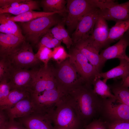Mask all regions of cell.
<instances>
[{
    "label": "cell",
    "instance_id": "19",
    "mask_svg": "<svg viewBox=\"0 0 129 129\" xmlns=\"http://www.w3.org/2000/svg\"><path fill=\"white\" fill-rule=\"evenodd\" d=\"M25 40L13 34L0 33V58L6 57Z\"/></svg>",
    "mask_w": 129,
    "mask_h": 129
},
{
    "label": "cell",
    "instance_id": "11",
    "mask_svg": "<svg viewBox=\"0 0 129 129\" xmlns=\"http://www.w3.org/2000/svg\"><path fill=\"white\" fill-rule=\"evenodd\" d=\"M100 9H96L86 15L80 20L71 38L75 44L81 40L89 37L92 32L100 14Z\"/></svg>",
    "mask_w": 129,
    "mask_h": 129
},
{
    "label": "cell",
    "instance_id": "12",
    "mask_svg": "<svg viewBox=\"0 0 129 129\" xmlns=\"http://www.w3.org/2000/svg\"><path fill=\"white\" fill-rule=\"evenodd\" d=\"M38 70L11 68L9 82L11 90L27 89L29 90L35 78Z\"/></svg>",
    "mask_w": 129,
    "mask_h": 129
},
{
    "label": "cell",
    "instance_id": "15",
    "mask_svg": "<svg viewBox=\"0 0 129 129\" xmlns=\"http://www.w3.org/2000/svg\"><path fill=\"white\" fill-rule=\"evenodd\" d=\"M4 110L10 120H14L36 113L35 107L30 96L24 98Z\"/></svg>",
    "mask_w": 129,
    "mask_h": 129
},
{
    "label": "cell",
    "instance_id": "16",
    "mask_svg": "<svg viewBox=\"0 0 129 129\" xmlns=\"http://www.w3.org/2000/svg\"><path fill=\"white\" fill-rule=\"evenodd\" d=\"M109 30L106 20L100 14L90 36L93 45L99 51L106 47Z\"/></svg>",
    "mask_w": 129,
    "mask_h": 129
},
{
    "label": "cell",
    "instance_id": "38",
    "mask_svg": "<svg viewBox=\"0 0 129 129\" xmlns=\"http://www.w3.org/2000/svg\"><path fill=\"white\" fill-rule=\"evenodd\" d=\"M9 120L5 112L0 110V129H4Z\"/></svg>",
    "mask_w": 129,
    "mask_h": 129
},
{
    "label": "cell",
    "instance_id": "1",
    "mask_svg": "<svg viewBox=\"0 0 129 129\" xmlns=\"http://www.w3.org/2000/svg\"><path fill=\"white\" fill-rule=\"evenodd\" d=\"M65 94L86 126L99 118L103 99L94 92L91 85L84 83Z\"/></svg>",
    "mask_w": 129,
    "mask_h": 129
},
{
    "label": "cell",
    "instance_id": "18",
    "mask_svg": "<svg viewBox=\"0 0 129 129\" xmlns=\"http://www.w3.org/2000/svg\"><path fill=\"white\" fill-rule=\"evenodd\" d=\"M18 119L26 129H55L48 116L39 114L33 113Z\"/></svg>",
    "mask_w": 129,
    "mask_h": 129
},
{
    "label": "cell",
    "instance_id": "25",
    "mask_svg": "<svg viewBox=\"0 0 129 129\" xmlns=\"http://www.w3.org/2000/svg\"><path fill=\"white\" fill-rule=\"evenodd\" d=\"M61 14L58 12H46L43 11H36L33 10L29 11L15 16H11L7 14V18L14 22H28L38 18L54 14Z\"/></svg>",
    "mask_w": 129,
    "mask_h": 129
},
{
    "label": "cell",
    "instance_id": "27",
    "mask_svg": "<svg viewBox=\"0 0 129 129\" xmlns=\"http://www.w3.org/2000/svg\"><path fill=\"white\" fill-rule=\"evenodd\" d=\"M101 78L97 77L93 81V91L98 96L102 98L116 99L115 96L111 92L110 88L106 83L102 80Z\"/></svg>",
    "mask_w": 129,
    "mask_h": 129
},
{
    "label": "cell",
    "instance_id": "22",
    "mask_svg": "<svg viewBox=\"0 0 129 129\" xmlns=\"http://www.w3.org/2000/svg\"><path fill=\"white\" fill-rule=\"evenodd\" d=\"M0 33L13 34L25 40L18 26L8 18L7 13L0 14Z\"/></svg>",
    "mask_w": 129,
    "mask_h": 129
},
{
    "label": "cell",
    "instance_id": "24",
    "mask_svg": "<svg viewBox=\"0 0 129 129\" xmlns=\"http://www.w3.org/2000/svg\"><path fill=\"white\" fill-rule=\"evenodd\" d=\"M40 3L37 0H28L18 7L3 8H0V14L8 13L17 15L25 12L34 10H39Z\"/></svg>",
    "mask_w": 129,
    "mask_h": 129
},
{
    "label": "cell",
    "instance_id": "34",
    "mask_svg": "<svg viewBox=\"0 0 129 129\" xmlns=\"http://www.w3.org/2000/svg\"><path fill=\"white\" fill-rule=\"evenodd\" d=\"M11 90L9 81H0V102L4 100L8 96Z\"/></svg>",
    "mask_w": 129,
    "mask_h": 129
},
{
    "label": "cell",
    "instance_id": "40",
    "mask_svg": "<svg viewBox=\"0 0 129 129\" xmlns=\"http://www.w3.org/2000/svg\"><path fill=\"white\" fill-rule=\"evenodd\" d=\"M122 85L124 87H129V75L123 80L121 81Z\"/></svg>",
    "mask_w": 129,
    "mask_h": 129
},
{
    "label": "cell",
    "instance_id": "5",
    "mask_svg": "<svg viewBox=\"0 0 129 129\" xmlns=\"http://www.w3.org/2000/svg\"><path fill=\"white\" fill-rule=\"evenodd\" d=\"M59 64L58 68L53 69V71L58 87L65 93L78 87L84 83V81L81 78H77V71L69 59Z\"/></svg>",
    "mask_w": 129,
    "mask_h": 129
},
{
    "label": "cell",
    "instance_id": "13",
    "mask_svg": "<svg viewBox=\"0 0 129 129\" xmlns=\"http://www.w3.org/2000/svg\"><path fill=\"white\" fill-rule=\"evenodd\" d=\"M75 48L86 57L99 73L105 63L100 55L99 51L94 46L90 36L80 40L75 44Z\"/></svg>",
    "mask_w": 129,
    "mask_h": 129
},
{
    "label": "cell",
    "instance_id": "42",
    "mask_svg": "<svg viewBox=\"0 0 129 129\" xmlns=\"http://www.w3.org/2000/svg\"><path fill=\"white\" fill-rule=\"evenodd\" d=\"M126 59L127 60H128V61H129V57L128 56L126 59Z\"/></svg>",
    "mask_w": 129,
    "mask_h": 129
},
{
    "label": "cell",
    "instance_id": "41",
    "mask_svg": "<svg viewBox=\"0 0 129 129\" xmlns=\"http://www.w3.org/2000/svg\"><path fill=\"white\" fill-rule=\"evenodd\" d=\"M54 127L55 129H66L65 128L61 127H59L55 126H54Z\"/></svg>",
    "mask_w": 129,
    "mask_h": 129
},
{
    "label": "cell",
    "instance_id": "39",
    "mask_svg": "<svg viewBox=\"0 0 129 129\" xmlns=\"http://www.w3.org/2000/svg\"><path fill=\"white\" fill-rule=\"evenodd\" d=\"M48 32L51 34L54 38L62 42L59 23L54 27L50 29Z\"/></svg>",
    "mask_w": 129,
    "mask_h": 129
},
{
    "label": "cell",
    "instance_id": "8",
    "mask_svg": "<svg viewBox=\"0 0 129 129\" xmlns=\"http://www.w3.org/2000/svg\"><path fill=\"white\" fill-rule=\"evenodd\" d=\"M99 118L108 122L129 121V106L116 99H103Z\"/></svg>",
    "mask_w": 129,
    "mask_h": 129
},
{
    "label": "cell",
    "instance_id": "10",
    "mask_svg": "<svg viewBox=\"0 0 129 129\" xmlns=\"http://www.w3.org/2000/svg\"><path fill=\"white\" fill-rule=\"evenodd\" d=\"M58 88L52 69L44 66L38 70L29 90L31 94H38L46 90Z\"/></svg>",
    "mask_w": 129,
    "mask_h": 129
},
{
    "label": "cell",
    "instance_id": "4",
    "mask_svg": "<svg viewBox=\"0 0 129 129\" xmlns=\"http://www.w3.org/2000/svg\"><path fill=\"white\" fill-rule=\"evenodd\" d=\"M66 1L67 15L64 20L70 32L75 29L79 22L84 16L96 9H99L98 0Z\"/></svg>",
    "mask_w": 129,
    "mask_h": 129
},
{
    "label": "cell",
    "instance_id": "33",
    "mask_svg": "<svg viewBox=\"0 0 129 129\" xmlns=\"http://www.w3.org/2000/svg\"><path fill=\"white\" fill-rule=\"evenodd\" d=\"M64 23H65L64 19L59 23V32L62 42L66 45L68 48H69L72 44L73 42L68 32L64 27Z\"/></svg>",
    "mask_w": 129,
    "mask_h": 129
},
{
    "label": "cell",
    "instance_id": "35",
    "mask_svg": "<svg viewBox=\"0 0 129 129\" xmlns=\"http://www.w3.org/2000/svg\"><path fill=\"white\" fill-rule=\"evenodd\" d=\"M104 122L107 129H129V121Z\"/></svg>",
    "mask_w": 129,
    "mask_h": 129
},
{
    "label": "cell",
    "instance_id": "29",
    "mask_svg": "<svg viewBox=\"0 0 129 129\" xmlns=\"http://www.w3.org/2000/svg\"><path fill=\"white\" fill-rule=\"evenodd\" d=\"M61 42L48 32L42 38L38 45V48L44 46L51 49L61 45Z\"/></svg>",
    "mask_w": 129,
    "mask_h": 129
},
{
    "label": "cell",
    "instance_id": "21",
    "mask_svg": "<svg viewBox=\"0 0 129 129\" xmlns=\"http://www.w3.org/2000/svg\"><path fill=\"white\" fill-rule=\"evenodd\" d=\"M31 95L30 92L27 89H12L7 97L3 100L0 102V110H4L9 108Z\"/></svg>",
    "mask_w": 129,
    "mask_h": 129
},
{
    "label": "cell",
    "instance_id": "6",
    "mask_svg": "<svg viewBox=\"0 0 129 129\" xmlns=\"http://www.w3.org/2000/svg\"><path fill=\"white\" fill-rule=\"evenodd\" d=\"M65 93L59 87L38 94H31L37 113L48 117Z\"/></svg>",
    "mask_w": 129,
    "mask_h": 129
},
{
    "label": "cell",
    "instance_id": "31",
    "mask_svg": "<svg viewBox=\"0 0 129 129\" xmlns=\"http://www.w3.org/2000/svg\"><path fill=\"white\" fill-rule=\"evenodd\" d=\"M38 48V51L35 54V56L40 61L43 63L45 67H47L49 60L52 58L53 51L51 49L44 46H41Z\"/></svg>",
    "mask_w": 129,
    "mask_h": 129
},
{
    "label": "cell",
    "instance_id": "36",
    "mask_svg": "<svg viewBox=\"0 0 129 129\" xmlns=\"http://www.w3.org/2000/svg\"><path fill=\"white\" fill-rule=\"evenodd\" d=\"M84 129H107L104 122L99 118L95 119L86 125Z\"/></svg>",
    "mask_w": 129,
    "mask_h": 129
},
{
    "label": "cell",
    "instance_id": "2",
    "mask_svg": "<svg viewBox=\"0 0 129 129\" xmlns=\"http://www.w3.org/2000/svg\"><path fill=\"white\" fill-rule=\"evenodd\" d=\"M48 117L55 126L66 129H84L86 126L65 94Z\"/></svg>",
    "mask_w": 129,
    "mask_h": 129
},
{
    "label": "cell",
    "instance_id": "7",
    "mask_svg": "<svg viewBox=\"0 0 129 129\" xmlns=\"http://www.w3.org/2000/svg\"><path fill=\"white\" fill-rule=\"evenodd\" d=\"M6 58L11 67L16 69H28L37 65L40 62L36 57L30 44L25 40Z\"/></svg>",
    "mask_w": 129,
    "mask_h": 129
},
{
    "label": "cell",
    "instance_id": "9",
    "mask_svg": "<svg viewBox=\"0 0 129 129\" xmlns=\"http://www.w3.org/2000/svg\"><path fill=\"white\" fill-rule=\"evenodd\" d=\"M69 60L81 77L87 84L92 83L99 72L87 58L74 48L69 54Z\"/></svg>",
    "mask_w": 129,
    "mask_h": 129
},
{
    "label": "cell",
    "instance_id": "3",
    "mask_svg": "<svg viewBox=\"0 0 129 129\" xmlns=\"http://www.w3.org/2000/svg\"><path fill=\"white\" fill-rule=\"evenodd\" d=\"M57 14L39 17L27 22H21V30L25 40L33 45H38L42 38L51 28L62 21Z\"/></svg>",
    "mask_w": 129,
    "mask_h": 129
},
{
    "label": "cell",
    "instance_id": "30",
    "mask_svg": "<svg viewBox=\"0 0 129 129\" xmlns=\"http://www.w3.org/2000/svg\"><path fill=\"white\" fill-rule=\"evenodd\" d=\"M11 68L10 62L7 58H0V81H9Z\"/></svg>",
    "mask_w": 129,
    "mask_h": 129
},
{
    "label": "cell",
    "instance_id": "28",
    "mask_svg": "<svg viewBox=\"0 0 129 129\" xmlns=\"http://www.w3.org/2000/svg\"><path fill=\"white\" fill-rule=\"evenodd\" d=\"M66 3L67 1L65 0H43L40 2L43 12H58L61 14L67 12L65 7Z\"/></svg>",
    "mask_w": 129,
    "mask_h": 129
},
{
    "label": "cell",
    "instance_id": "17",
    "mask_svg": "<svg viewBox=\"0 0 129 129\" xmlns=\"http://www.w3.org/2000/svg\"><path fill=\"white\" fill-rule=\"evenodd\" d=\"M100 13L106 20L113 21L116 22L128 19H129V0L100 10Z\"/></svg>",
    "mask_w": 129,
    "mask_h": 129
},
{
    "label": "cell",
    "instance_id": "37",
    "mask_svg": "<svg viewBox=\"0 0 129 129\" xmlns=\"http://www.w3.org/2000/svg\"><path fill=\"white\" fill-rule=\"evenodd\" d=\"M4 129H26L19 121L10 120Z\"/></svg>",
    "mask_w": 129,
    "mask_h": 129
},
{
    "label": "cell",
    "instance_id": "20",
    "mask_svg": "<svg viewBox=\"0 0 129 129\" xmlns=\"http://www.w3.org/2000/svg\"><path fill=\"white\" fill-rule=\"evenodd\" d=\"M119 59L118 65L106 72L99 73L97 76L103 78V81L106 83L108 80L112 78L123 80L129 75V62L126 59Z\"/></svg>",
    "mask_w": 129,
    "mask_h": 129
},
{
    "label": "cell",
    "instance_id": "32",
    "mask_svg": "<svg viewBox=\"0 0 129 129\" xmlns=\"http://www.w3.org/2000/svg\"><path fill=\"white\" fill-rule=\"evenodd\" d=\"M70 55L66 52L64 48L60 45L54 48L52 58L59 64L69 58Z\"/></svg>",
    "mask_w": 129,
    "mask_h": 129
},
{
    "label": "cell",
    "instance_id": "26",
    "mask_svg": "<svg viewBox=\"0 0 129 129\" xmlns=\"http://www.w3.org/2000/svg\"><path fill=\"white\" fill-rule=\"evenodd\" d=\"M111 91L117 100L129 106V88L123 86L121 81L115 80L112 84L108 85Z\"/></svg>",
    "mask_w": 129,
    "mask_h": 129
},
{
    "label": "cell",
    "instance_id": "14",
    "mask_svg": "<svg viewBox=\"0 0 129 129\" xmlns=\"http://www.w3.org/2000/svg\"><path fill=\"white\" fill-rule=\"evenodd\" d=\"M128 46H129V29L116 43L102 50L100 55L105 64L107 60L110 59H125L128 56L126 54V51Z\"/></svg>",
    "mask_w": 129,
    "mask_h": 129
},
{
    "label": "cell",
    "instance_id": "23",
    "mask_svg": "<svg viewBox=\"0 0 129 129\" xmlns=\"http://www.w3.org/2000/svg\"><path fill=\"white\" fill-rule=\"evenodd\" d=\"M129 29V19L116 22L115 24L110 30L106 47L111 43L119 40Z\"/></svg>",
    "mask_w": 129,
    "mask_h": 129
}]
</instances>
